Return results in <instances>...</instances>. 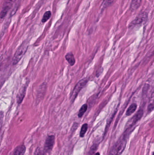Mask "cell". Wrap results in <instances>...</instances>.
<instances>
[{
  "label": "cell",
  "mask_w": 154,
  "mask_h": 155,
  "mask_svg": "<svg viewBox=\"0 0 154 155\" xmlns=\"http://www.w3.org/2000/svg\"><path fill=\"white\" fill-rule=\"evenodd\" d=\"M28 44L25 42L18 47L17 50L15 52L14 56L12 59V64L13 65H16L21 60V58L27 51L28 48Z\"/></svg>",
  "instance_id": "obj_1"
},
{
  "label": "cell",
  "mask_w": 154,
  "mask_h": 155,
  "mask_svg": "<svg viewBox=\"0 0 154 155\" xmlns=\"http://www.w3.org/2000/svg\"><path fill=\"white\" fill-rule=\"evenodd\" d=\"M87 82H88L87 79L86 78H84V79H82L80 80L76 84L71 95V100L72 102H73L75 101L76 98L77 97L79 93L84 87Z\"/></svg>",
  "instance_id": "obj_2"
},
{
  "label": "cell",
  "mask_w": 154,
  "mask_h": 155,
  "mask_svg": "<svg viewBox=\"0 0 154 155\" xmlns=\"http://www.w3.org/2000/svg\"><path fill=\"white\" fill-rule=\"evenodd\" d=\"M126 140H120L114 145L109 152V155H120L123 152L126 145Z\"/></svg>",
  "instance_id": "obj_3"
},
{
  "label": "cell",
  "mask_w": 154,
  "mask_h": 155,
  "mask_svg": "<svg viewBox=\"0 0 154 155\" xmlns=\"http://www.w3.org/2000/svg\"><path fill=\"white\" fill-rule=\"evenodd\" d=\"M16 0H4L1 12V19H4L8 12L10 11Z\"/></svg>",
  "instance_id": "obj_4"
},
{
  "label": "cell",
  "mask_w": 154,
  "mask_h": 155,
  "mask_svg": "<svg viewBox=\"0 0 154 155\" xmlns=\"http://www.w3.org/2000/svg\"><path fill=\"white\" fill-rule=\"evenodd\" d=\"M147 17L148 14L146 12H142L138 14L133 21H132L129 25V26L132 27L134 26L140 25L147 20Z\"/></svg>",
  "instance_id": "obj_5"
},
{
  "label": "cell",
  "mask_w": 154,
  "mask_h": 155,
  "mask_svg": "<svg viewBox=\"0 0 154 155\" xmlns=\"http://www.w3.org/2000/svg\"><path fill=\"white\" fill-rule=\"evenodd\" d=\"M55 143V137L54 135L48 136L46 138L44 144V150L46 152H49L52 150Z\"/></svg>",
  "instance_id": "obj_6"
},
{
  "label": "cell",
  "mask_w": 154,
  "mask_h": 155,
  "mask_svg": "<svg viewBox=\"0 0 154 155\" xmlns=\"http://www.w3.org/2000/svg\"><path fill=\"white\" fill-rule=\"evenodd\" d=\"M143 115V111L142 109H140L137 112V113L133 116V118H132L129 121V122H128L126 126L127 128H130L134 125L139 120L141 119Z\"/></svg>",
  "instance_id": "obj_7"
},
{
  "label": "cell",
  "mask_w": 154,
  "mask_h": 155,
  "mask_svg": "<svg viewBox=\"0 0 154 155\" xmlns=\"http://www.w3.org/2000/svg\"><path fill=\"white\" fill-rule=\"evenodd\" d=\"M27 85L26 84L24 85V86L20 88V90L19 91L17 95V103L18 105L21 104V102L23 101L25 94H26V89H27Z\"/></svg>",
  "instance_id": "obj_8"
},
{
  "label": "cell",
  "mask_w": 154,
  "mask_h": 155,
  "mask_svg": "<svg viewBox=\"0 0 154 155\" xmlns=\"http://www.w3.org/2000/svg\"><path fill=\"white\" fill-rule=\"evenodd\" d=\"M26 151V148L24 145H20L15 148L13 155H24Z\"/></svg>",
  "instance_id": "obj_9"
},
{
  "label": "cell",
  "mask_w": 154,
  "mask_h": 155,
  "mask_svg": "<svg viewBox=\"0 0 154 155\" xmlns=\"http://www.w3.org/2000/svg\"><path fill=\"white\" fill-rule=\"evenodd\" d=\"M65 57L70 65L73 66L75 64L76 60H75L74 55L72 52H69V53H67Z\"/></svg>",
  "instance_id": "obj_10"
},
{
  "label": "cell",
  "mask_w": 154,
  "mask_h": 155,
  "mask_svg": "<svg viewBox=\"0 0 154 155\" xmlns=\"http://www.w3.org/2000/svg\"><path fill=\"white\" fill-rule=\"evenodd\" d=\"M142 0H132L130 5V10L132 12L136 11L141 5Z\"/></svg>",
  "instance_id": "obj_11"
},
{
  "label": "cell",
  "mask_w": 154,
  "mask_h": 155,
  "mask_svg": "<svg viewBox=\"0 0 154 155\" xmlns=\"http://www.w3.org/2000/svg\"><path fill=\"white\" fill-rule=\"evenodd\" d=\"M137 108V105L136 103H133L132 104L127 110L126 113L127 116H129L131 115L136 111Z\"/></svg>",
  "instance_id": "obj_12"
},
{
  "label": "cell",
  "mask_w": 154,
  "mask_h": 155,
  "mask_svg": "<svg viewBox=\"0 0 154 155\" xmlns=\"http://www.w3.org/2000/svg\"><path fill=\"white\" fill-rule=\"evenodd\" d=\"M87 108H88V106H87V104H84L82 105L80 109L78 114L79 118H81L83 116L84 114L87 111Z\"/></svg>",
  "instance_id": "obj_13"
},
{
  "label": "cell",
  "mask_w": 154,
  "mask_h": 155,
  "mask_svg": "<svg viewBox=\"0 0 154 155\" xmlns=\"http://www.w3.org/2000/svg\"><path fill=\"white\" fill-rule=\"evenodd\" d=\"M154 109V91L151 95V98L150 100L149 103L148 105V111L149 112H151Z\"/></svg>",
  "instance_id": "obj_14"
},
{
  "label": "cell",
  "mask_w": 154,
  "mask_h": 155,
  "mask_svg": "<svg viewBox=\"0 0 154 155\" xmlns=\"http://www.w3.org/2000/svg\"><path fill=\"white\" fill-rule=\"evenodd\" d=\"M51 15H52V13L50 11H47V12H45L43 16L42 22L43 23H45L47 22L50 19Z\"/></svg>",
  "instance_id": "obj_15"
},
{
  "label": "cell",
  "mask_w": 154,
  "mask_h": 155,
  "mask_svg": "<svg viewBox=\"0 0 154 155\" xmlns=\"http://www.w3.org/2000/svg\"><path fill=\"white\" fill-rule=\"evenodd\" d=\"M88 129V124H85L82 126V128L80 129V136L81 137H83L87 132Z\"/></svg>",
  "instance_id": "obj_16"
},
{
  "label": "cell",
  "mask_w": 154,
  "mask_h": 155,
  "mask_svg": "<svg viewBox=\"0 0 154 155\" xmlns=\"http://www.w3.org/2000/svg\"><path fill=\"white\" fill-rule=\"evenodd\" d=\"M114 0H104L103 3L102 7L103 9L106 8L113 4Z\"/></svg>",
  "instance_id": "obj_17"
},
{
  "label": "cell",
  "mask_w": 154,
  "mask_h": 155,
  "mask_svg": "<svg viewBox=\"0 0 154 155\" xmlns=\"http://www.w3.org/2000/svg\"><path fill=\"white\" fill-rule=\"evenodd\" d=\"M34 155H43V153L42 151L41 150V149L38 148L36 150Z\"/></svg>",
  "instance_id": "obj_18"
},
{
  "label": "cell",
  "mask_w": 154,
  "mask_h": 155,
  "mask_svg": "<svg viewBox=\"0 0 154 155\" xmlns=\"http://www.w3.org/2000/svg\"><path fill=\"white\" fill-rule=\"evenodd\" d=\"M95 155H100V154L99 152H97V153H96Z\"/></svg>",
  "instance_id": "obj_19"
},
{
  "label": "cell",
  "mask_w": 154,
  "mask_h": 155,
  "mask_svg": "<svg viewBox=\"0 0 154 155\" xmlns=\"http://www.w3.org/2000/svg\"><path fill=\"white\" fill-rule=\"evenodd\" d=\"M154 155V152H153V155Z\"/></svg>",
  "instance_id": "obj_20"
}]
</instances>
